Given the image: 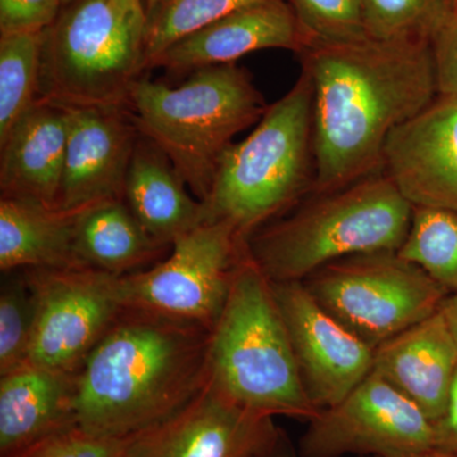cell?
<instances>
[{
  "label": "cell",
  "instance_id": "28",
  "mask_svg": "<svg viewBox=\"0 0 457 457\" xmlns=\"http://www.w3.org/2000/svg\"><path fill=\"white\" fill-rule=\"evenodd\" d=\"M306 40L315 42L359 41L369 37L361 0H288Z\"/></svg>",
  "mask_w": 457,
  "mask_h": 457
},
{
  "label": "cell",
  "instance_id": "21",
  "mask_svg": "<svg viewBox=\"0 0 457 457\" xmlns=\"http://www.w3.org/2000/svg\"><path fill=\"white\" fill-rule=\"evenodd\" d=\"M79 215L33 201L0 198L2 272L83 269L77 252Z\"/></svg>",
  "mask_w": 457,
  "mask_h": 457
},
{
  "label": "cell",
  "instance_id": "23",
  "mask_svg": "<svg viewBox=\"0 0 457 457\" xmlns=\"http://www.w3.org/2000/svg\"><path fill=\"white\" fill-rule=\"evenodd\" d=\"M396 253L457 294V212L413 207L408 236Z\"/></svg>",
  "mask_w": 457,
  "mask_h": 457
},
{
  "label": "cell",
  "instance_id": "13",
  "mask_svg": "<svg viewBox=\"0 0 457 457\" xmlns=\"http://www.w3.org/2000/svg\"><path fill=\"white\" fill-rule=\"evenodd\" d=\"M279 437L272 417L242 407L210 380L173 416L132 436L125 457H266Z\"/></svg>",
  "mask_w": 457,
  "mask_h": 457
},
{
  "label": "cell",
  "instance_id": "22",
  "mask_svg": "<svg viewBox=\"0 0 457 457\" xmlns=\"http://www.w3.org/2000/svg\"><path fill=\"white\" fill-rule=\"evenodd\" d=\"M164 248L141 227L123 200L96 204L78 218L77 252L84 267L131 275L145 270Z\"/></svg>",
  "mask_w": 457,
  "mask_h": 457
},
{
  "label": "cell",
  "instance_id": "12",
  "mask_svg": "<svg viewBox=\"0 0 457 457\" xmlns=\"http://www.w3.org/2000/svg\"><path fill=\"white\" fill-rule=\"evenodd\" d=\"M306 393L320 411L372 372L374 350L317 302L302 281L272 282Z\"/></svg>",
  "mask_w": 457,
  "mask_h": 457
},
{
  "label": "cell",
  "instance_id": "4",
  "mask_svg": "<svg viewBox=\"0 0 457 457\" xmlns=\"http://www.w3.org/2000/svg\"><path fill=\"white\" fill-rule=\"evenodd\" d=\"M314 179L312 88L303 69L254 130L225 150L201 203L203 222H222L248 240L311 194Z\"/></svg>",
  "mask_w": 457,
  "mask_h": 457
},
{
  "label": "cell",
  "instance_id": "17",
  "mask_svg": "<svg viewBox=\"0 0 457 457\" xmlns=\"http://www.w3.org/2000/svg\"><path fill=\"white\" fill-rule=\"evenodd\" d=\"M372 372L437 422L457 372V345L442 312L375 348Z\"/></svg>",
  "mask_w": 457,
  "mask_h": 457
},
{
  "label": "cell",
  "instance_id": "9",
  "mask_svg": "<svg viewBox=\"0 0 457 457\" xmlns=\"http://www.w3.org/2000/svg\"><path fill=\"white\" fill-rule=\"evenodd\" d=\"M170 248L155 266L121 276L123 306L212 329L248 252L246 239L222 222H203Z\"/></svg>",
  "mask_w": 457,
  "mask_h": 457
},
{
  "label": "cell",
  "instance_id": "30",
  "mask_svg": "<svg viewBox=\"0 0 457 457\" xmlns=\"http://www.w3.org/2000/svg\"><path fill=\"white\" fill-rule=\"evenodd\" d=\"M62 8V0H0V32L45 31Z\"/></svg>",
  "mask_w": 457,
  "mask_h": 457
},
{
  "label": "cell",
  "instance_id": "20",
  "mask_svg": "<svg viewBox=\"0 0 457 457\" xmlns=\"http://www.w3.org/2000/svg\"><path fill=\"white\" fill-rule=\"evenodd\" d=\"M122 200L146 233L164 246L203 224L200 201L188 194L170 158L143 135L135 145Z\"/></svg>",
  "mask_w": 457,
  "mask_h": 457
},
{
  "label": "cell",
  "instance_id": "7",
  "mask_svg": "<svg viewBox=\"0 0 457 457\" xmlns=\"http://www.w3.org/2000/svg\"><path fill=\"white\" fill-rule=\"evenodd\" d=\"M146 71L145 9L74 0L42 35L38 98L66 108H128Z\"/></svg>",
  "mask_w": 457,
  "mask_h": 457
},
{
  "label": "cell",
  "instance_id": "16",
  "mask_svg": "<svg viewBox=\"0 0 457 457\" xmlns=\"http://www.w3.org/2000/svg\"><path fill=\"white\" fill-rule=\"evenodd\" d=\"M286 49L302 54L306 40L288 0H262L237 9L212 25L180 38L150 69L173 73L233 64L249 53Z\"/></svg>",
  "mask_w": 457,
  "mask_h": 457
},
{
  "label": "cell",
  "instance_id": "36",
  "mask_svg": "<svg viewBox=\"0 0 457 457\" xmlns=\"http://www.w3.org/2000/svg\"><path fill=\"white\" fill-rule=\"evenodd\" d=\"M123 2L130 3V4H141V0H123Z\"/></svg>",
  "mask_w": 457,
  "mask_h": 457
},
{
  "label": "cell",
  "instance_id": "26",
  "mask_svg": "<svg viewBox=\"0 0 457 457\" xmlns=\"http://www.w3.org/2000/svg\"><path fill=\"white\" fill-rule=\"evenodd\" d=\"M457 0H361L369 37L380 41H428Z\"/></svg>",
  "mask_w": 457,
  "mask_h": 457
},
{
  "label": "cell",
  "instance_id": "37",
  "mask_svg": "<svg viewBox=\"0 0 457 457\" xmlns=\"http://www.w3.org/2000/svg\"><path fill=\"white\" fill-rule=\"evenodd\" d=\"M71 2H74V0H62V5L68 4Z\"/></svg>",
  "mask_w": 457,
  "mask_h": 457
},
{
  "label": "cell",
  "instance_id": "1",
  "mask_svg": "<svg viewBox=\"0 0 457 457\" xmlns=\"http://www.w3.org/2000/svg\"><path fill=\"white\" fill-rule=\"evenodd\" d=\"M300 55L312 88V195L383 170L389 135L437 97L428 41L315 42Z\"/></svg>",
  "mask_w": 457,
  "mask_h": 457
},
{
  "label": "cell",
  "instance_id": "34",
  "mask_svg": "<svg viewBox=\"0 0 457 457\" xmlns=\"http://www.w3.org/2000/svg\"><path fill=\"white\" fill-rule=\"evenodd\" d=\"M266 457H295L293 451L286 447L284 438L279 437L273 449L267 453Z\"/></svg>",
  "mask_w": 457,
  "mask_h": 457
},
{
  "label": "cell",
  "instance_id": "19",
  "mask_svg": "<svg viewBox=\"0 0 457 457\" xmlns=\"http://www.w3.org/2000/svg\"><path fill=\"white\" fill-rule=\"evenodd\" d=\"M74 376L26 363L0 375V455L7 457L77 425Z\"/></svg>",
  "mask_w": 457,
  "mask_h": 457
},
{
  "label": "cell",
  "instance_id": "10",
  "mask_svg": "<svg viewBox=\"0 0 457 457\" xmlns=\"http://www.w3.org/2000/svg\"><path fill=\"white\" fill-rule=\"evenodd\" d=\"M22 272L35 302L27 363L75 374L125 308L121 276L90 267Z\"/></svg>",
  "mask_w": 457,
  "mask_h": 457
},
{
  "label": "cell",
  "instance_id": "24",
  "mask_svg": "<svg viewBox=\"0 0 457 457\" xmlns=\"http://www.w3.org/2000/svg\"><path fill=\"white\" fill-rule=\"evenodd\" d=\"M42 35L18 32L0 37V140L37 101Z\"/></svg>",
  "mask_w": 457,
  "mask_h": 457
},
{
  "label": "cell",
  "instance_id": "8",
  "mask_svg": "<svg viewBox=\"0 0 457 457\" xmlns=\"http://www.w3.org/2000/svg\"><path fill=\"white\" fill-rule=\"evenodd\" d=\"M302 282L372 350L440 311L450 295L396 252L343 258Z\"/></svg>",
  "mask_w": 457,
  "mask_h": 457
},
{
  "label": "cell",
  "instance_id": "31",
  "mask_svg": "<svg viewBox=\"0 0 457 457\" xmlns=\"http://www.w3.org/2000/svg\"><path fill=\"white\" fill-rule=\"evenodd\" d=\"M437 96L457 99V3L431 40Z\"/></svg>",
  "mask_w": 457,
  "mask_h": 457
},
{
  "label": "cell",
  "instance_id": "11",
  "mask_svg": "<svg viewBox=\"0 0 457 457\" xmlns=\"http://www.w3.org/2000/svg\"><path fill=\"white\" fill-rule=\"evenodd\" d=\"M431 449V420L374 372L341 402L320 409L300 441L302 457H405Z\"/></svg>",
  "mask_w": 457,
  "mask_h": 457
},
{
  "label": "cell",
  "instance_id": "25",
  "mask_svg": "<svg viewBox=\"0 0 457 457\" xmlns=\"http://www.w3.org/2000/svg\"><path fill=\"white\" fill-rule=\"evenodd\" d=\"M258 2L262 0H147L146 71L174 42Z\"/></svg>",
  "mask_w": 457,
  "mask_h": 457
},
{
  "label": "cell",
  "instance_id": "3",
  "mask_svg": "<svg viewBox=\"0 0 457 457\" xmlns=\"http://www.w3.org/2000/svg\"><path fill=\"white\" fill-rule=\"evenodd\" d=\"M413 206L383 170L306 203L246 240L270 282L303 281L327 264L353 255L398 252Z\"/></svg>",
  "mask_w": 457,
  "mask_h": 457
},
{
  "label": "cell",
  "instance_id": "29",
  "mask_svg": "<svg viewBox=\"0 0 457 457\" xmlns=\"http://www.w3.org/2000/svg\"><path fill=\"white\" fill-rule=\"evenodd\" d=\"M130 438H106L65 427L7 457H125Z\"/></svg>",
  "mask_w": 457,
  "mask_h": 457
},
{
  "label": "cell",
  "instance_id": "2",
  "mask_svg": "<svg viewBox=\"0 0 457 457\" xmlns=\"http://www.w3.org/2000/svg\"><path fill=\"white\" fill-rule=\"evenodd\" d=\"M212 329L123 308L75 372V423L106 438H130L163 422L210 381Z\"/></svg>",
  "mask_w": 457,
  "mask_h": 457
},
{
  "label": "cell",
  "instance_id": "15",
  "mask_svg": "<svg viewBox=\"0 0 457 457\" xmlns=\"http://www.w3.org/2000/svg\"><path fill=\"white\" fill-rule=\"evenodd\" d=\"M383 171L413 207L457 212V99L440 97L389 135Z\"/></svg>",
  "mask_w": 457,
  "mask_h": 457
},
{
  "label": "cell",
  "instance_id": "27",
  "mask_svg": "<svg viewBox=\"0 0 457 457\" xmlns=\"http://www.w3.org/2000/svg\"><path fill=\"white\" fill-rule=\"evenodd\" d=\"M33 326L35 302L22 272L3 282L0 291V375L26 365Z\"/></svg>",
  "mask_w": 457,
  "mask_h": 457
},
{
  "label": "cell",
  "instance_id": "6",
  "mask_svg": "<svg viewBox=\"0 0 457 457\" xmlns=\"http://www.w3.org/2000/svg\"><path fill=\"white\" fill-rule=\"evenodd\" d=\"M210 380L255 413L311 420L312 404L272 282L246 252L212 329Z\"/></svg>",
  "mask_w": 457,
  "mask_h": 457
},
{
  "label": "cell",
  "instance_id": "5",
  "mask_svg": "<svg viewBox=\"0 0 457 457\" xmlns=\"http://www.w3.org/2000/svg\"><path fill=\"white\" fill-rule=\"evenodd\" d=\"M267 108L249 71L236 62L197 69L179 87L141 78L129 102L137 131L170 158L200 203L225 150Z\"/></svg>",
  "mask_w": 457,
  "mask_h": 457
},
{
  "label": "cell",
  "instance_id": "35",
  "mask_svg": "<svg viewBox=\"0 0 457 457\" xmlns=\"http://www.w3.org/2000/svg\"><path fill=\"white\" fill-rule=\"evenodd\" d=\"M405 457H457V455H455V453H445V451L437 449H431Z\"/></svg>",
  "mask_w": 457,
  "mask_h": 457
},
{
  "label": "cell",
  "instance_id": "32",
  "mask_svg": "<svg viewBox=\"0 0 457 457\" xmlns=\"http://www.w3.org/2000/svg\"><path fill=\"white\" fill-rule=\"evenodd\" d=\"M435 449L457 455V372L451 386L444 416L433 423Z\"/></svg>",
  "mask_w": 457,
  "mask_h": 457
},
{
  "label": "cell",
  "instance_id": "14",
  "mask_svg": "<svg viewBox=\"0 0 457 457\" xmlns=\"http://www.w3.org/2000/svg\"><path fill=\"white\" fill-rule=\"evenodd\" d=\"M66 108V107H65ZM68 143L57 209L82 212L122 200L139 139L128 108H66Z\"/></svg>",
  "mask_w": 457,
  "mask_h": 457
},
{
  "label": "cell",
  "instance_id": "33",
  "mask_svg": "<svg viewBox=\"0 0 457 457\" xmlns=\"http://www.w3.org/2000/svg\"><path fill=\"white\" fill-rule=\"evenodd\" d=\"M440 312L457 345V294L447 295L446 299L441 303Z\"/></svg>",
  "mask_w": 457,
  "mask_h": 457
},
{
  "label": "cell",
  "instance_id": "18",
  "mask_svg": "<svg viewBox=\"0 0 457 457\" xmlns=\"http://www.w3.org/2000/svg\"><path fill=\"white\" fill-rule=\"evenodd\" d=\"M68 143V110L37 99L0 140L2 197L57 209Z\"/></svg>",
  "mask_w": 457,
  "mask_h": 457
}]
</instances>
